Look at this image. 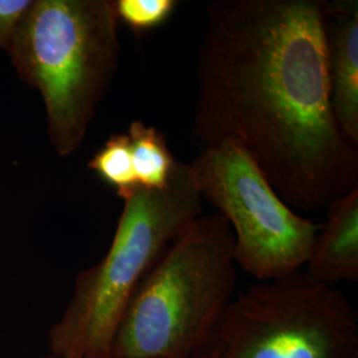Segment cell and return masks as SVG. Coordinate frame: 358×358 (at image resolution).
<instances>
[{"mask_svg": "<svg viewBox=\"0 0 358 358\" xmlns=\"http://www.w3.org/2000/svg\"><path fill=\"white\" fill-rule=\"evenodd\" d=\"M127 133L138 187L145 190L165 189L178 159L171 153L164 133L141 120L133 121Z\"/></svg>", "mask_w": 358, "mask_h": 358, "instance_id": "cell-9", "label": "cell"}, {"mask_svg": "<svg viewBox=\"0 0 358 358\" xmlns=\"http://www.w3.org/2000/svg\"><path fill=\"white\" fill-rule=\"evenodd\" d=\"M236 287L234 235L201 215L145 275L118 324L109 358H192Z\"/></svg>", "mask_w": 358, "mask_h": 358, "instance_id": "cell-4", "label": "cell"}, {"mask_svg": "<svg viewBox=\"0 0 358 358\" xmlns=\"http://www.w3.org/2000/svg\"><path fill=\"white\" fill-rule=\"evenodd\" d=\"M190 140L229 141L296 213L358 187V143L333 113L325 0H214L196 50Z\"/></svg>", "mask_w": 358, "mask_h": 358, "instance_id": "cell-1", "label": "cell"}, {"mask_svg": "<svg viewBox=\"0 0 358 358\" xmlns=\"http://www.w3.org/2000/svg\"><path fill=\"white\" fill-rule=\"evenodd\" d=\"M32 0H0V51L8 50Z\"/></svg>", "mask_w": 358, "mask_h": 358, "instance_id": "cell-12", "label": "cell"}, {"mask_svg": "<svg viewBox=\"0 0 358 358\" xmlns=\"http://www.w3.org/2000/svg\"><path fill=\"white\" fill-rule=\"evenodd\" d=\"M40 358H56V357H53V356H51V355H48V353H47V355H45V356H43V357H40Z\"/></svg>", "mask_w": 358, "mask_h": 358, "instance_id": "cell-13", "label": "cell"}, {"mask_svg": "<svg viewBox=\"0 0 358 358\" xmlns=\"http://www.w3.org/2000/svg\"><path fill=\"white\" fill-rule=\"evenodd\" d=\"M202 199L219 210L234 235V260L257 282L303 269L321 224L287 205L247 154L229 141L189 164Z\"/></svg>", "mask_w": 358, "mask_h": 358, "instance_id": "cell-6", "label": "cell"}, {"mask_svg": "<svg viewBox=\"0 0 358 358\" xmlns=\"http://www.w3.org/2000/svg\"><path fill=\"white\" fill-rule=\"evenodd\" d=\"M118 22L142 35L164 26L178 7L177 0H113Z\"/></svg>", "mask_w": 358, "mask_h": 358, "instance_id": "cell-11", "label": "cell"}, {"mask_svg": "<svg viewBox=\"0 0 358 358\" xmlns=\"http://www.w3.org/2000/svg\"><path fill=\"white\" fill-rule=\"evenodd\" d=\"M306 272L313 280L336 287L358 282V187L327 208Z\"/></svg>", "mask_w": 358, "mask_h": 358, "instance_id": "cell-8", "label": "cell"}, {"mask_svg": "<svg viewBox=\"0 0 358 358\" xmlns=\"http://www.w3.org/2000/svg\"><path fill=\"white\" fill-rule=\"evenodd\" d=\"M189 164L177 161L166 187H137L124 199L103 259L76 276L62 316L48 333L56 358H109L118 324L145 275L179 235L203 214Z\"/></svg>", "mask_w": 358, "mask_h": 358, "instance_id": "cell-3", "label": "cell"}, {"mask_svg": "<svg viewBox=\"0 0 358 358\" xmlns=\"http://www.w3.org/2000/svg\"><path fill=\"white\" fill-rule=\"evenodd\" d=\"M192 358H358V313L300 269L231 299Z\"/></svg>", "mask_w": 358, "mask_h": 358, "instance_id": "cell-5", "label": "cell"}, {"mask_svg": "<svg viewBox=\"0 0 358 358\" xmlns=\"http://www.w3.org/2000/svg\"><path fill=\"white\" fill-rule=\"evenodd\" d=\"M327 71L336 121L358 143V3L325 0Z\"/></svg>", "mask_w": 358, "mask_h": 358, "instance_id": "cell-7", "label": "cell"}, {"mask_svg": "<svg viewBox=\"0 0 358 358\" xmlns=\"http://www.w3.org/2000/svg\"><path fill=\"white\" fill-rule=\"evenodd\" d=\"M118 23L113 0H32L7 50L60 157L78 150L118 71Z\"/></svg>", "mask_w": 358, "mask_h": 358, "instance_id": "cell-2", "label": "cell"}, {"mask_svg": "<svg viewBox=\"0 0 358 358\" xmlns=\"http://www.w3.org/2000/svg\"><path fill=\"white\" fill-rule=\"evenodd\" d=\"M88 167L124 201L138 185L134 176L128 133H115L93 155Z\"/></svg>", "mask_w": 358, "mask_h": 358, "instance_id": "cell-10", "label": "cell"}]
</instances>
